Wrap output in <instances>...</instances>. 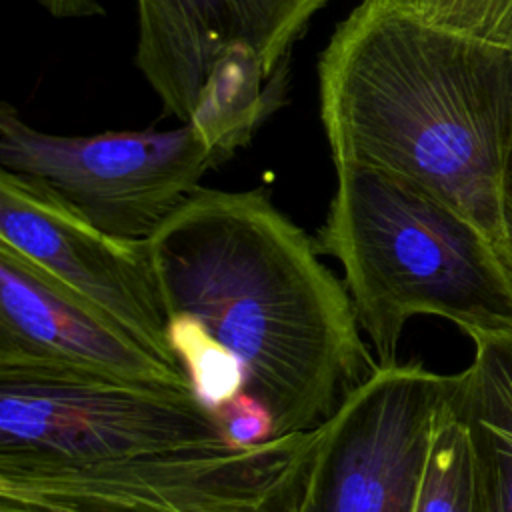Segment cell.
<instances>
[{
  "label": "cell",
  "mask_w": 512,
  "mask_h": 512,
  "mask_svg": "<svg viewBox=\"0 0 512 512\" xmlns=\"http://www.w3.org/2000/svg\"><path fill=\"white\" fill-rule=\"evenodd\" d=\"M320 120L334 166L398 174L500 234L512 144V50L438 26L408 0H360L320 60Z\"/></svg>",
  "instance_id": "7a4b0ae2"
},
{
  "label": "cell",
  "mask_w": 512,
  "mask_h": 512,
  "mask_svg": "<svg viewBox=\"0 0 512 512\" xmlns=\"http://www.w3.org/2000/svg\"><path fill=\"white\" fill-rule=\"evenodd\" d=\"M496 252L512 282V144L506 154L502 180H500V234Z\"/></svg>",
  "instance_id": "5bb4252c"
},
{
  "label": "cell",
  "mask_w": 512,
  "mask_h": 512,
  "mask_svg": "<svg viewBox=\"0 0 512 512\" xmlns=\"http://www.w3.org/2000/svg\"><path fill=\"white\" fill-rule=\"evenodd\" d=\"M230 444L192 386L0 360V472Z\"/></svg>",
  "instance_id": "8992f818"
},
{
  "label": "cell",
  "mask_w": 512,
  "mask_h": 512,
  "mask_svg": "<svg viewBox=\"0 0 512 512\" xmlns=\"http://www.w3.org/2000/svg\"><path fill=\"white\" fill-rule=\"evenodd\" d=\"M146 244L170 346L214 412L250 398L274 438L312 430L378 368L344 282L264 190L198 188Z\"/></svg>",
  "instance_id": "6da1fadb"
},
{
  "label": "cell",
  "mask_w": 512,
  "mask_h": 512,
  "mask_svg": "<svg viewBox=\"0 0 512 512\" xmlns=\"http://www.w3.org/2000/svg\"><path fill=\"white\" fill-rule=\"evenodd\" d=\"M328 0H136V66L164 110L270 114L284 60Z\"/></svg>",
  "instance_id": "52a82bcc"
},
{
  "label": "cell",
  "mask_w": 512,
  "mask_h": 512,
  "mask_svg": "<svg viewBox=\"0 0 512 512\" xmlns=\"http://www.w3.org/2000/svg\"><path fill=\"white\" fill-rule=\"evenodd\" d=\"M314 242L344 272L378 366L398 362L404 326L440 316L464 334L512 332V282L490 238L410 180L340 164Z\"/></svg>",
  "instance_id": "3957f363"
},
{
  "label": "cell",
  "mask_w": 512,
  "mask_h": 512,
  "mask_svg": "<svg viewBox=\"0 0 512 512\" xmlns=\"http://www.w3.org/2000/svg\"><path fill=\"white\" fill-rule=\"evenodd\" d=\"M54 18H86L102 16L104 6L100 0H36Z\"/></svg>",
  "instance_id": "9a60e30c"
},
{
  "label": "cell",
  "mask_w": 512,
  "mask_h": 512,
  "mask_svg": "<svg viewBox=\"0 0 512 512\" xmlns=\"http://www.w3.org/2000/svg\"><path fill=\"white\" fill-rule=\"evenodd\" d=\"M252 134L198 112L172 130L60 136L30 126L4 102L0 166L44 182L102 232L146 240Z\"/></svg>",
  "instance_id": "277c9868"
},
{
  "label": "cell",
  "mask_w": 512,
  "mask_h": 512,
  "mask_svg": "<svg viewBox=\"0 0 512 512\" xmlns=\"http://www.w3.org/2000/svg\"><path fill=\"white\" fill-rule=\"evenodd\" d=\"M452 374L378 366L320 426L296 512H414Z\"/></svg>",
  "instance_id": "ba28073f"
},
{
  "label": "cell",
  "mask_w": 512,
  "mask_h": 512,
  "mask_svg": "<svg viewBox=\"0 0 512 512\" xmlns=\"http://www.w3.org/2000/svg\"><path fill=\"white\" fill-rule=\"evenodd\" d=\"M318 436L0 472V512H296Z\"/></svg>",
  "instance_id": "5b68a950"
},
{
  "label": "cell",
  "mask_w": 512,
  "mask_h": 512,
  "mask_svg": "<svg viewBox=\"0 0 512 512\" xmlns=\"http://www.w3.org/2000/svg\"><path fill=\"white\" fill-rule=\"evenodd\" d=\"M474 358L454 374L476 470V512H512V332L472 334Z\"/></svg>",
  "instance_id": "8fae6325"
},
{
  "label": "cell",
  "mask_w": 512,
  "mask_h": 512,
  "mask_svg": "<svg viewBox=\"0 0 512 512\" xmlns=\"http://www.w3.org/2000/svg\"><path fill=\"white\" fill-rule=\"evenodd\" d=\"M414 512H476L474 452L466 420L452 400V386L436 416Z\"/></svg>",
  "instance_id": "7c38bea8"
},
{
  "label": "cell",
  "mask_w": 512,
  "mask_h": 512,
  "mask_svg": "<svg viewBox=\"0 0 512 512\" xmlns=\"http://www.w3.org/2000/svg\"><path fill=\"white\" fill-rule=\"evenodd\" d=\"M0 244L96 304L160 360L182 368L146 240L106 234L44 182L2 168Z\"/></svg>",
  "instance_id": "9c48e42d"
},
{
  "label": "cell",
  "mask_w": 512,
  "mask_h": 512,
  "mask_svg": "<svg viewBox=\"0 0 512 512\" xmlns=\"http://www.w3.org/2000/svg\"><path fill=\"white\" fill-rule=\"evenodd\" d=\"M2 358L138 384L192 386L182 368L160 360L112 316L6 244H0Z\"/></svg>",
  "instance_id": "30bf717a"
},
{
  "label": "cell",
  "mask_w": 512,
  "mask_h": 512,
  "mask_svg": "<svg viewBox=\"0 0 512 512\" xmlns=\"http://www.w3.org/2000/svg\"><path fill=\"white\" fill-rule=\"evenodd\" d=\"M426 20L512 50V0H408Z\"/></svg>",
  "instance_id": "4fadbf2b"
}]
</instances>
